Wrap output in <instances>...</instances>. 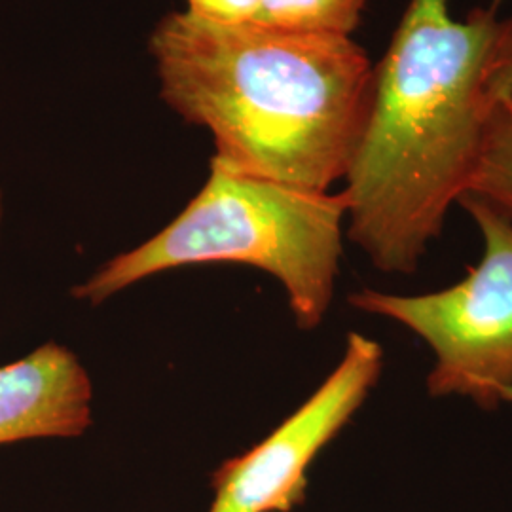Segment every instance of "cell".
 I'll return each instance as SVG.
<instances>
[{
  "label": "cell",
  "mask_w": 512,
  "mask_h": 512,
  "mask_svg": "<svg viewBox=\"0 0 512 512\" xmlns=\"http://www.w3.org/2000/svg\"><path fill=\"white\" fill-rule=\"evenodd\" d=\"M503 0L454 14V0H408L380 63L344 179L346 234L374 268H420L469 192L488 107L484 73Z\"/></svg>",
  "instance_id": "6da1fadb"
},
{
  "label": "cell",
  "mask_w": 512,
  "mask_h": 512,
  "mask_svg": "<svg viewBox=\"0 0 512 512\" xmlns=\"http://www.w3.org/2000/svg\"><path fill=\"white\" fill-rule=\"evenodd\" d=\"M148 52L162 101L211 133L222 164L315 192L346 179L374 80L353 38L215 23L184 10L158 21Z\"/></svg>",
  "instance_id": "7a4b0ae2"
},
{
  "label": "cell",
  "mask_w": 512,
  "mask_h": 512,
  "mask_svg": "<svg viewBox=\"0 0 512 512\" xmlns=\"http://www.w3.org/2000/svg\"><path fill=\"white\" fill-rule=\"evenodd\" d=\"M346 232L342 192H315L211 158L202 190L164 230L107 260L71 294L99 306L152 275L196 264H245L275 277L300 329L329 311Z\"/></svg>",
  "instance_id": "3957f363"
},
{
  "label": "cell",
  "mask_w": 512,
  "mask_h": 512,
  "mask_svg": "<svg viewBox=\"0 0 512 512\" xmlns=\"http://www.w3.org/2000/svg\"><path fill=\"white\" fill-rule=\"evenodd\" d=\"M458 205L482 239L480 260L461 281L423 294L361 289L349 294V304L401 325L431 349V397L494 410L512 403V224L475 194Z\"/></svg>",
  "instance_id": "277c9868"
},
{
  "label": "cell",
  "mask_w": 512,
  "mask_h": 512,
  "mask_svg": "<svg viewBox=\"0 0 512 512\" xmlns=\"http://www.w3.org/2000/svg\"><path fill=\"white\" fill-rule=\"evenodd\" d=\"M382 368V346L351 332L340 363L310 399L249 452L226 459L213 473L209 512H291L302 505L311 463L365 404Z\"/></svg>",
  "instance_id": "5b68a950"
},
{
  "label": "cell",
  "mask_w": 512,
  "mask_h": 512,
  "mask_svg": "<svg viewBox=\"0 0 512 512\" xmlns=\"http://www.w3.org/2000/svg\"><path fill=\"white\" fill-rule=\"evenodd\" d=\"M93 385L73 351L55 342L0 366V446L76 439L92 425Z\"/></svg>",
  "instance_id": "8992f818"
},
{
  "label": "cell",
  "mask_w": 512,
  "mask_h": 512,
  "mask_svg": "<svg viewBox=\"0 0 512 512\" xmlns=\"http://www.w3.org/2000/svg\"><path fill=\"white\" fill-rule=\"evenodd\" d=\"M467 194L490 203L512 224V92L490 107L482 152Z\"/></svg>",
  "instance_id": "52a82bcc"
},
{
  "label": "cell",
  "mask_w": 512,
  "mask_h": 512,
  "mask_svg": "<svg viewBox=\"0 0 512 512\" xmlns=\"http://www.w3.org/2000/svg\"><path fill=\"white\" fill-rule=\"evenodd\" d=\"M368 0H260L256 25L310 35L351 37Z\"/></svg>",
  "instance_id": "ba28073f"
},
{
  "label": "cell",
  "mask_w": 512,
  "mask_h": 512,
  "mask_svg": "<svg viewBox=\"0 0 512 512\" xmlns=\"http://www.w3.org/2000/svg\"><path fill=\"white\" fill-rule=\"evenodd\" d=\"M512 2V0H511ZM512 92V12L509 16H501L494 46L488 57L486 73H484V99L486 107L494 105L497 99Z\"/></svg>",
  "instance_id": "9c48e42d"
},
{
  "label": "cell",
  "mask_w": 512,
  "mask_h": 512,
  "mask_svg": "<svg viewBox=\"0 0 512 512\" xmlns=\"http://www.w3.org/2000/svg\"><path fill=\"white\" fill-rule=\"evenodd\" d=\"M186 12L215 23H253L260 0H186Z\"/></svg>",
  "instance_id": "30bf717a"
},
{
  "label": "cell",
  "mask_w": 512,
  "mask_h": 512,
  "mask_svg": "<svg viewBox=\"0 0 512 512\" xmlns=\"http://www.w3.org/2000/svg\"><path fill=\"white\" fill-rule=\"evenodd\" d=\"M2 222H4V194H2V186H0V232H2Z\"/></svg>",
  "instance_id": "8fae6325"
}]
</instances>
